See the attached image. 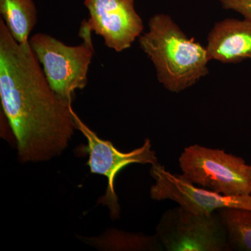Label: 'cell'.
<instances>
[{"label": "cell", "instance_id": "4fadbf2b", "mask_svg": "<svg viewBox=\"0 0 251 251\" xmlns=\"http://www.w3.org/2000/svg\"><path fill=\"white\" fill-rule=\"evenodd\" d=\"M223 8L232 10L251 21V0H219Z\"/></svg>", "mask_w": 251, "mask_h": 251}, {"label": "cell", "instance_id": "ba28073f", "mask_svg": "<svg viewBox=\"0 0 251 251\" xmlns=\"http://www.w3.org/2000/svg\"><path fill=\"white\" fill-rule=\"evenodd\" d=\"M90 13L87 25L116 52L129 49L144 29L133 0H85Z\"/></svg>", "mask_w": 251, "mask_h": 251}, {"label": "cell", "instance_id": "277c9868", "mask_svg": "<svg viewBox=\"0 0 251 251\" xmlns=\"http://www.w3.org/2000/svg\"><path fill=\"white\" fill-rule=\"evenodd\" d=\"M185 177L201 187L225 196H251V166L224 150L193 145L179 158Z\"/></svg>", "mask_w": 251, "mask_h": 251}, {"label": "cell", "instance_id": "9c48e42d", "mask_svg": "<svg viewBox=\"0 0 251 251\" xmlns=\"http://www.w3.org/2000/svg\"><path fill=\"white\" fill-rule=\"evenodd\" d=\"M206 48L211 59L224 64L251 59V21L227 18L216 23Z\"/></svg>", "mask_w": 251, "mask_h": 251}, {"label": "cell", "instance_id": "30bf717a", "mask_svg": "<svg viewBox=\"0 0 251 251\" xmlns=\"http://www.w3.org/2000/svg\"><path fill=\"white\" fill-rule=\"evenodd\" d=\"M0 13L6 27L18 44H27L37 23V9L33 0H0Z\"/></svg>", "mask_w": 251, "mask_h": 251}, {"label": "cell", "instance_id": "7a4b0ae2", "mask_svg": "<svg viewBox=\"0 0 251 251\" xmlns=\"http://www.w3.org/2000/svg\"><path fill=\"white\" fill-rule=\"evenodd\" d=\"M149 31L140 36V48L156 68L157 77L168 91L179 93L209 73L207 49L184 31L166 14L150 18Z\"/></svg>", "mask_w": 251, "mask_h": 251}, {"label": "cell", "instance_id": "5b68a950", "mask_svg": "<svg viewBox=\"0 0 251 251\" xmlns=\"http://www.w3.org/2000/svg\"><path fill=\"white\" fill-rule=\"evenodd\" d=\"M156 236L166 251H231L218 211L200 215L181 206L167 210L160 219Z\"/></svg>", "mask_w": 251, "mask_h": 251}, {"label": "cell", "instance_id": "8fae6325", "mask_svg": "<svg viewBox=\"0 0 251 251\" xmlns=\"http://www.w3.org/2000/svg\"><path fill=\"white\" fill-rule=\"evenodd\" d=\"M231 251H251V210L228 207L218 210Z\"/></svg>", "mask_w": 251, "mask_h": 251}, {"label": "cell", "instance_id": "52a82bcc", "mask_svg": "<svg viewBox=\"0 0 251 251\" xmlns=\"http://www.w3.org/2000/svg\"><path fill=\"white\" fill-rule=\"evenodd\" d=\"M150 175L155 181L150 188V196L154 201L170 200L186 211L200 215H207L228 207L251 210V195L225 196L197 187L184 175L173 174L159 163L151 166Z\"/></svg>", "mask_w": 251, "mask_h": 251}, {"label": "cell", "instance_id": "6da1fadb", "mask_svg": "<svg viewBox=\"0 0 251 251\" xmlns=\"http://www.w3.org/2000/svg\"><path fill=\"white\" fill-rule=\"evenodd\" d=\"M0 99L21 163L60 156L77 129L72 105L50 86L29 43L15 40L0 19Z\"/></svg>", "mask_w": 251, "mask_h": 251}, {"label": "cell", "instance_id": "7c38bea8", "mask_svg": "<svg viewBox=\"0 0 251 251\" xmlns=\"http://www.w3.org/2000/svg\"><path fill=\"white\" fill-rule=\"evenodd\" d=\"M110 248L122 251H163L156 235L145 236L117 230L110 233Z\"/></svg>", "mask_w": 251, "mask_h": 251}, {"label": "cell", "instance_id": "3957f363", "mask_svg": "<svg viewBox=\"0 0 251 251\" xmlns=\"http://www.w3.org/2000/svg\"><path fill=\"white\" fill-rule=\"evenodd\" d=\"M79 36L80 45L70 46L49 34H34L29 40L33 52L42 65L50 86L59 98L72 104L74 92L87 84L89 67L94 53L92 30L83 21Z\"/></svg>", "mask_w": 251, "mask_h": 251}, {"label": "cell", "instance_id": "8992f818", "mask_svg": "<svg viewBox=\"0 0 251 251\" xmlns=\"http://www.w3.org/2000/svg\"><path fill=\"white\" fill-rule=\"evenodd\" d=\"M72 113L77 129L80 130L87 140L85 148L89 154V161L87 165L90 167L91 173L103 175L108 179L106 191L103 197L99 200V203L108 206L110 217L117 219L121 211L115 189L117 174L125 167L133 163L151 166L158 163L156 152L151 150V142L148 138L145 139L140 148L130 152H122L111 142L100 139L95 132L79 118L74 110Z\"/></svg>", "mask_w": 251, "mask_h": 251}]
</instances>
